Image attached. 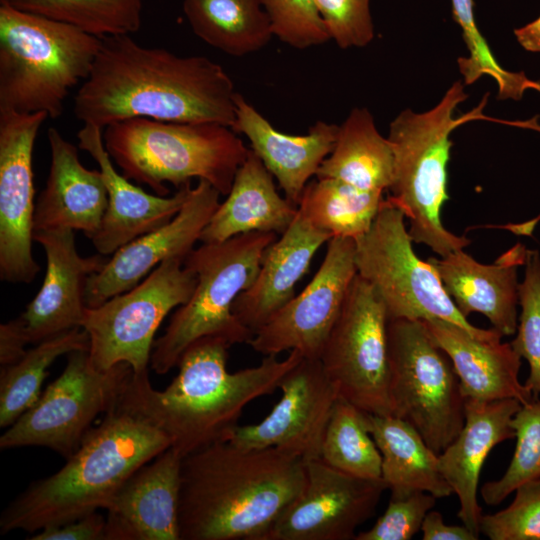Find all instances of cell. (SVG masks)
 <instances>
[{"label": "cell", "mask_w": 540, "mask_h": 540, "mask_svg": "<svg viewBox=\"0 0 540 540\" xmlns=\"http://www.w3.org/2000/svg\"><path fill=\"white\" fill-rule=\"evenodd\" d=\"M237 92L221 65L138 44L129 34L101 38L75 117L101 128L131 118L214 122L233 128Z\"/></svg>", "instance_id": "obj_1"}, {"label": "cell", "mask_w": 540, "mask_h": 540, "mask_svg": "<svg viewBox=\"0 0 540 540\" xmlns=\"http://www.w3.org/2000/svg\"><path fill=\"white\" fill-rule=\"evenodd\" d=\"M231 345L219 337L192 343L177 364L178 373L164 390H155L149 374L130 373L114 408L139 417L168 436L182 457L227 441L244 408L271 394L302 358L297 350L278 360L266 356L254 367L230 373Z\"/></svg>", "instance_id": "obj_2"}, {"label": "cell", "mask_w": 540, "mask_h": 540, "mask_svg": "<svg viewBox=\"0 0 540 540\" xmlns=\"http://www.w3.org/2000/svg\"><path fill=\"white\" fill-rule=\"evenodd\" d=\"M305 484V462L277 448L217 442L182 458L180 540H267Z\"/></svg>", "instance_id": "obj_3"}, {"label": "cell", "mask_w": 540, "mask_h": 540, "mask_svg": "<svg viewBox=\"0 0 540 540\" xmlns=\"http://www.w3.org/2000/svg\"><path fill=\"white\" fill-rule=\"evenodd\" d=\"M169 447L162 431L113 408L60 470L32 482L4 509L1 534L35 532L106 509L132 473Z\"/></svg>", "instance_id": "obj_4"}, {"label": "cell", "mask_w": 540, "mask_h": 540, "mask_svg": "<svg viewBox=\"0 0 540 540\" xmlns=\"http://www.w3.org/2000/svg\"><path fill=\"white\" fill-rule=\"evenodd\" d=\"M467 97L464 83L456 81L430 110L404 109L389 124L394 173L386 199L408 218L413 242L428 246L441 257L470 244L466 237L448 231L441 220L442 206L449 199L450 135L464 123L487 119L482 113L486 99L472 111L454 117Z\"/></svg>", "instance_id": "obj_5"}, {"label": "cell", "mask_w": 540, "mask_h": 540, "mask_svg": "<svg viewBox=\"0 0 540 540\" xmlns=\"http://www.w3.org/2000/svg\"><path fill=\"white\" fill-rule=\"evenodd\" d=\"M104 145L129 180L157 195L205 180L221 195L231 189L249 150L229 126L214 122H168L131 118L105 127Z\"/></svg>", "instance_id": "obj_6"}, {"label": "cell", "mask_w": 540, "mask_h": 540, "mask_svg": "<svg viewBox=\"0 0 540 540\" xmlns=\"http://www.w3.org/2000/svg\"><path fill=\"white\" fill-rule=\"evenodd\" d=\"M101 38L0 0V109L60 117L93 67Z\"/></svg>", "instance_id": "obj_7"}, {"label": "cell", "mask_w": 540, "mask_h": 540, "mask_svg": "<svg viewBox=\"0 0 540 540\" xmlns=\"http://www.w3.org/2000/svg\"><path fill=\"white\" fill-rule=\"evenodd\" d=\"M277 240L273 232H250L219 243H202L184 265L197 276L190 299L172 315L162 336L154 341L150 367L166 374L184 351L204 337H219L231 346L248 343L253 332L234 315L237 296L256 278L264 255Z\"/></svg>", "instance_id": "obj_8"}, {"label": "cell", "mask_w": 540, "mask_h": 540, "mask_svg": "<svg viewBox=\"0 0 540 540\" xmlns=\"http://www.w3.org/2000/svg\"><path fill=\"white\" fill-rule=\"evenodd\" d=\"M412 243L403 211L386 198L370 229L355 239L357 274L382 299L389 320L442 319L479 339L500 340L496 329L477 328L460 313L434 267L417 257Z\"/></svg>", "instance_id": "obj_9"}, {"label": "cell", "mask_w": 540, "mask_h": 540, "mask_svg": "<svg viewBox=\"0 0 540 540\" xmlns=\"http://www.w3.org/2000/svg\"><path fill=\"white\" fill-rule=\"evenodd\" d=\"M387 338L392 415L411 424L440 454L465 421V398L452 362L422 320H389Z\"/></svg>", "instance_id": "obj_10"}, {"label": "cell", "mask_w": 540, "mask_h": 540, "mask_svg": "<svg viewBox=\"0 0 540 540\" xmlns=\"http://www.w3.org/2000/svg\"><path fill=\"white\" fill-rule=\"evenodd\" d=\"M184 261L166 259L134 288L86 307L81 327L96 368L106 371L126 363L134 374L148 371L157 329L169 312L190 299L197 284Z\"/></svg>", "instance_id": "obj_11"}, {"label": "cell", "mask_w": 540, "mask_h": 540, "mask_svg": "<svg viewBox=\"0 0 540 540\" xmlns=\"http://www.w3.org/2000/svg\"><path fill=\"white\" fill-rule=\"evenodd\" d=\"M131 372L126 363L99 370L92 364L88 350L69 353L63 372L1 435L0 448L40 446L69 458L94 419L115 407Z\"/></svg>", "instance_id": "obj_12"}, {"label": "cell", "mask_w": 540, "mask_h": 540, "mask_svg": "<svg viewBox=\"0 0 540 540\" xmlns=\"http://www.w3.org/2000/svg\"><path fill=\"white\" fill-rule=\"evenodd\" d=\"M388 321L382 299L356 274L319 358L339 397L374 415H392Z\"/></svg>", "instance_id": "obj_13"}, {"label": "cell", "mask_w": 540, "mask_h": 540, "mask_svg": "<svg viewBox=\"0 0 540 540\" xmlns=\"http://www.w3.org/2000/svg\"><path fill=\"white\" fill-rule=\"evenodd\" d=\"M355 249V239L332 237L311 281L253 334L251 348L265 356L297 350L319 359L357 274Z\"/></svg>", "instance_id": "obj_14"}, {"label": "cell", "mask_w": 540, "mask_h": 540, "mask_svg": "<svg viewBox=\"0 0 540 540\" xmlns=\"http://www.w3.org/2000/svg\"><path fill=\"white\" fill-rule=\"evenodd\" d=\"M47 117L0 109V278L6 282L30 283L40 271L32 253V155Z\"/></svg>", "instance_id": "obj_15"}, {"label": "cell", "mask_w": 540, "mask_h": 540, "mask_svg": "<svg viewBox=\"0 0 540 540\" xmlns=\"http://www.w3.org/2000/svg\"><path fill=\"white\" fill-rule=\"evenodd\" d=\"M382 479L339 471L321 458L305 462V484L269 532L267 540H351L374 516Z\"/></svg>", "instance_id": "obj_16"}, {"label": "cell", "mask_w": 540, "mask_h": 540, "mask_svg": "<svg viewBox=\"0 0 540 540\" xmlns=\"http://www.w3.org/2000/svg\"><path fill=\"white\" fill-rule=\"evenodd\" d=\"M281 398L260 422L238 425L227 441L244 449L277 448L304 462L320 458L339 398L320 359L302 358L281 380Z\"/></svg>", "instance_id": "obj_17"}, {"label": "cell", "mask_w": 540, "mask_h": 540, "mask_svg": "<svg viewBox=\"0 0 540 540\" xmlns=\"http://www.w3.org/2000/svg\"><path fill=\"white\" fill-rule=\"evenodd\" d=\"M220 196L210 183L198 180L182 208L168 223L119 248L99 272L89 277L86 307H98L134 288L166 259H186L218 208Z\"/></svg>", "instance_id": "obj_18"}, {"label": "cell", "mask_w": 540, "mask_h": 540, "mask_svg": "<svg viewBox=\"0 0 540 540\" xmlns=\"http://www.w3.org/2000/svg\"><path fill=\"white\" fill-rule=\"evenodd\" d=\"M33 240L45 252V277L40 290L25 310L12 319L27 344H37L82 328L88 279L99 272L108 260L99 253L81 256L72 229L35 231Z\"/></svg>", "instance_id": "obj_19"}, {"label": "cell", "mask_w": 540, "mask_h": 540, "mask_svg": "<svg viewBox=\"0 0 540 540\" xmlns=\"http://www.w3.org/2000/svg\"><path fill=\"white\" fill-rule=\"evenodd\" d=\"M182 458L169 447L125 480L105 509L104 540H180Z\"/></svg>", "instance_id": "obj_20"}, {"label": "cell", "mask_w": 540, "mask_h": 540, "mask_svg": "<svg viewBox=\"0 0 540 540\" xmlns=\"http://www.w3.org/2000/svg\"><path fill=\"white\" fill-rule=\"evenodd\" d=\"M102 129L84 123L78 131V147L97 162L108 195V206L98 233L92 238L97 252L112 255L130 241L168 223L185 203L191 183L170 197L152 195L118 173L107 152Z\"/></svg>", "instance_id": "obj_21"}, {"label": "cell", "mask_w": 540, "mask_h": 540, "mask_svg": "<svg viewBox=\"0 0 540 540\" xmlns=\"http://www.w3.org/2000/svg\"><path fill=\"white\" fill-rule=\"evenodd\" d=\"M522 404L517 399H465V421L454 440L438 454L439 469L458 496V518L479 538L482 508L478 488L482 466L499 443L515 438L511 425Z\"/></svg>", "instance_id": "obj_22"}, {"label": "cell", "mask_w": 540, "mask_h": 540, "mask_svg": "<svg viewBox=\"0 0 540 540\" xmlns=\"http://www.w3.org/2000/svg\"><path fill=\"white\" fill-rule=\"evenodd\" d=\"M47 136L51 162L45 187L35 202L33 233L68 228L92 240L108 206L102 174L83 166L78 148L56 128H49Z\"/></svg>", "instance_id": "obj_23"}, {"label": "cell", "mask_w": 540, "mask_h": 540, "mask_svg": "<svg viewBox=\"0 0 540 540\" xmlns=\"http://www.w3.org/2000/svg\"><path fill=\"white\" fill-rule=\"evenodd\" d=\"M526 251L518 243L491 265L479 263L463 249L427 261L463 316L481 313L502 336H512L518 323L517 269L524 265Z\"/></svg>", "instance_id": "obj_24"}, {"label": "cell", "mask_w": 540, "mask_h": 540, "mask_svg": "<svg viewBox=\"0 0 540 540\" xmlns=\"http://www.w3.org/2000/svg\"><path fill=\"white\" fill-rule=\"evenodd\" d=\"M236 119L233 130L248 139L251 150L277 179L285 197L298 206L312 176L331 153L339 125L315 122L305 135L283 133L241 94L235 97Z\"/></svg>", "instance_id": "obj_25"}, {"label": "cell", "mask_w": 540, "mask_h": 540, "mask_svg": "<svg viewBox=\"0 0 540 540\" xmlns=\"http://www.w3.org/2000/svg\"><path fill=\"white\" fill-rule=\"evenodd\" d=\"M332 237L299 211L288 229L270 245L253 283L235 299L232 311L253 334L295 296L318 249Z\"/></svg>", "instance_id": "obj_26"}, {"label": "cell", "mask_w": 540, "mask_h": 540, "mask_svg": "<svg viewBox=\"0 0 540 540\" xmlns=\"http://www.w3.org/2000/svg\"><path fill=\"white\" fill-rule=\"evenodd\" d=\"M422 321L435 343L451 360L465 399L512 398L522 405L534 399L530 388L519 381L522 358L510 342L479 339L442 319Z\"/></svg>", "instance_id": "obj_27"}, {"label": "cell", "mask_w": 540, "mask_h": 540, "mask_svg": "<svg viewBox=\"0 0 540 540\" xmlns=\"http://www.w3.org/2000/svg\"><path fill=\"white\" fill-rule=\"evenodd\" d=\"M273 178L250 149L227 198L219 204L199 241L219 243L250 232L282 235L295 219L298 206L280 196Z\"/></svg>", "instance_id": "obj_28"}, {"label": "cell", "mask_w": 540, "mask_h": 540, "mask_svg": "<svg viewBox=\"0 0 540 540\" xmlns=\"http://www.w3.org/2000/svg\"><path fill=\"white\" fill-rule=\"evenodd\" d=\"M367 420L381 453V479L390 497L404 498L422 491L444 498L453 493L439 469L438 454L411 424L394 415L367 413Z\"/></svg>", "instance_id": "obj_29"}, {"label": "cell", "mask_w": 540, "mask_h": 540, "mask_svg": "<svg viewBox=\"0 0 540 540\" xmlns=\"http://www.w3.org/2000/svg\"><path fill=\"white\" fill-rule=\"evenodd\" d=\"M394 173V153L367 108H354L339 126L333 150L316 177L332 178L362 190H388Z\"/></svg>", "instance_id": "obj_30"}, {"label": "cell", "mask_w": 540, "mask_h": 540, "mask_svg": "<svg viewBox=\"0 0 540 540\" xmlns=\"http://www.w3.org/2000/svg\"><path fill=\"white\" fill-rule=\"evenodd\" d=\"M183 11L196 36L231 56L257 52L274 36L261 0H183Z\"/></svg>", "instance_id": "obj_31"}, {"label": "cell", "mask_w": 540, "mask_h": 540, "mask_svg": "<svg viewBox=\"0 0 540 540\" xmlns=\"http://www.w3.org/2000/svg\"><path fill=\"white\" fill-rule=\"evenodd\" d=\"M383 193L337 179L317 178L305 187L298 209L331 237L357 239L370 229L385 201Z\"/></svg>", "instance_id": "obj_32"}, {"label": "cell", "mask_w": 540, "mask_h": 540, "mask_svg": "<svg viewBox=\"0 0 540 540\" xmlns=\"http://www.w3.org/2000/svg\"><path fill=\"white\" fill-rule=\"evenodd\" d=\"M89 345L87 332L76 328L35 344L17 362L1 366L0 427L8 428L35 404L47 369L58 357L89 350Z\"/></svg>", "instance_id": "obj_33"}, {"label": "cell", "mask_w": 540, "mask_h": 540, "mask_svg": "<svg viewBox=\"0 0 540 540\" xmlns=\"http://www.w3.org/2000/svg\"><path fill=\"white\" fill-rule=\"evenodd\" d=\"M320 458L346 474L381 479V453L368 429L367 412L339 397L329 418Z\"/></svg>", "instance_id": "obj_34"}, {"label": "cell", "mask_w": 540, "mask_h": 540, "mask_svg": "<svg viewBox=\"0 0 540 540\" xmlns=\"http://www.w3.org/2000/svg\"><path fill=\"white\" fill-rule=\"evenodd\" d=\"M23 11L73 25L103 38L131 34L141 26L143 0H9Z\"/></svg>", "instance_id": "obj_35"}, {"label": "cell", "mask_w": 540, "mask_h": 540, "mask_svg": "<svg viewBox=\"0 0 540 540\" xmlns=\"http://www.w3.org/2000/svg\"><path fill=\"white\" fill-rule=\"evenodd\" d=\"M454 21L460 26L469 55L457 60L464 85H471L482 76L493 78L498 86L499 100H521L528 89L540 93V81H534L524 72L504 69L493 56L488 43L479 31L474 16L473 0H451Z\"/></svg>", "instance_id": "obj_36"}, {"label": "cell", "mask_w": 540, "mask_h": 540, "mask_svg": "<svg viewBox=\"0 0 540 540\" xmlns=\"http://www.w3.org/2000/svg\"><path fill=\"white\" fill-rule=\"evenodd\" d=\"M516 445L508 468L501 478L486 482L480 489L483 501L499 505L517 487L540 478V398H534L513 416Z\"/></svg>", "instance_id": "obj_37"}, {"label": "cell", "mask_w": 540, "mask_h": 540, "mask_svg": "<svg viewBox=\"0 0 540 540\" xmlns=\"http://www.w3.org/2000/svg\"><path fill=\"white\" fill-rule=\"evenodd\" d=\"M524 278L518 285V316L512 348L529 365L525 381L534 398H540V253L527 249Z\"/></svg>", "instance_id": "obj_38"}, {"label": "cell", "mask_w": 540, "mask_h": 540, "mask_svg": "<svg viewBox=\"0 0 540 540\" xmlns=\"http://www.w3.org/2000/svg\"><path fill=\"white\" fill-rule=\"evenodd\" d=\"M506 508L482 514L480 533L491 540H540V478L521 484Z\"/></svg>", "instance_id": "obj_39"}, {"label": "cell", "mask_w": 540, "mask_h": 540, "mask_svg": "<svg viewBox=\"0 0 540 540\" xmlns=\"http://www.w3.org/2000/svg\"><path fill=\"white\" fill-rule=\"evenodd\" d=\"M273 35L283 43L306 49L330 39L315 0H261Z\"/></svg>", "instance_id": "obj_40"}, {"label": "cell", "mask_w": 540, "mask_h": 540, "mask_svg": "<svg viewBox=\"0 0 540 540\" xmlns=\"http://www.w3.org/2000/svg\"><path fill=\"white\" fill-rule=\"evenodd\" d=\"M330 39L338 47H364L374 38L370 0H315Z\"/></svg>", "instance_id": "obj_41"}, {"label": "cell", "mask_w": 540, "mask_h": 540, "mask_svg": "<svg viewBox=\"0 0 540 540\" xmlns=\"http://www.w3.org/2000/svg\"><path fill=\"white\" fill-rule=\"evenodd\" d=\"M436 499L422 491L404 498L390 497L385 512L370 529L357 533L355 540H410L421 530L423 520L435 506Z\"/></svg>", "instance_id": "obj_42"}, {"label": "cell", "mask_w": 540, "mask_h": 540, "mask_svg": "<svg viewBox=\"0 0 540 540\" xmlns=\"http://www.w3.org/2000/svg\"><path fill=\"white\" fill-rule=\"evenodd\" d=\"M106 518L97 511L61 525L39 530L30 540H104Z\"/></svg>", "instance_id": "obj_43"}, {"label": "cell", "mask_w": 540, "mask_h": 540, "mask_svg": "<svg viewBox=\"0 0 540 540\" xmlns=\"http://www.w3.org/2000/svg\"><path fill=\"white\" fill-rule=\"evenodd\" d=\"M423 540H477L478 538L465 526L446 525L442 514L430 510L421 526Z\"/></svg>", "instance_id": "obj_44"}, {"label": "cell", "mask_w": 540, "mask_h": 540, "mask_svg": "<svg viewBox=\"0 0 540 540\" xmlns=\"http://www.w3.org/2000/svg\"><path fill=\"white\" fill-rule=\"evenodd\" d=\"M27 342L13 322L10 320L0 326V364L6 366L17 362L25 353Z\"/></svg>", "instance_id": "obj_45"}, {"label": "cell", "mask_w": 540, "mask_h": 540, "mask_svg": "<svg viewBox=\"0 0 540 540\" xmlns=\"http://www.w3.org/2000/svg\"><path fill=\"white\" fill-rule=\"evenodd\" d=\"M514 35L526 51L540 53V16L527 25L516 28Z\"/></svg>", "instance_id": "obj_46"}]
</instances>
